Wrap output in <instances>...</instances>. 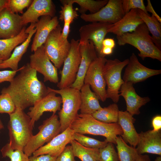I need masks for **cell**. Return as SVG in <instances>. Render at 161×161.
I'll use <instances>...</instances> for the list:
<instances>
[{
	"label": "cell",
	"instance_id": "5b68a950",
	"mask_svg": "<svg viewBox=\"0 0 161 161\" xmlns=\"http://www.w3.org/2000/svg\"><path fill=\"white\" fill-rule=\"evenodd\" d=\"M47 88L49 92L60 95L62 99V108L58 113L61 133L70 126L78 114L81 104L80 90L70 87L59 89Z\"/></svg>",
	"mask_w": 161,
	"mask_h": 161
},
{
	"label": "cell",
	"instance_id": "9a60e30c",
	"mask_svg": "<svg viewBox=\"0 0 161 161\" xmlns=\"http://www.w3.org/2000/svg\"><path fill=\"white\" fill-rule=\"evenodd\" d=\"M56 94L53 92H49L46 96L29 108V111L27 114L34 126L35 122L40 118L44 112H49L54 114L61 110L62 99L61 96H56Z\"/></svg>",
	"mask_w": 161,
	"mask_h": 161
},
{
	"label": "cell",
	"instance_id": "ab89813d",
	"mask_svg": "<svg viewBox=\"0 0 161 161\" xmlns=\"http://www.w3.org/2000/svg\"><path fill=\"white\" fill-rule=\"evenodd\" d=\"M75 157L72 146L67 145L57 157L55 161H75Z\"/></svg>",
	"mask_w": 161,
	"mask_h": 161
},
{
	"label": "cell",
	"instance_id": "f907efd6",
	"mask_svg": "<svg viewBox=\"0 0 161 161\" xmlns=\"http://www.w3.org/2000/svg\"><path fill=\"white\" fill-rule=\"evenodd\" d=\"M4 128V126L0 119V130Z\"/></svg>",
	"mask_w": 161,
	"mask_h": 161
},
{
	"label": "cell",
	"instance_id": "f1b7e54d",
	"mask_svg": "<svg viewBox=\"0 0 161 161\" xmlns=\"http://www.w3.org/2000/svg\"><path fill=\"white\" fill-rule=\"evenodd\" d=\"M70 143L75 157L81 161H100L99 149L84 147L75 140Z\"/></svg>",
	"mask_w": 161,
	"mask_h": 161
},
{
	"label": "cell",
	"instance_id": "8992f818",
	"mask_svg": "<svg viewBox=\"0 0 161 161\" xmlns=\"http://www.w3.org/2000/svg\"><path fill=\"white\" fill-rule=\"evenodd\" d=\"M129 61L128 58L123 61L117 58L107 59L104 65L103 74L107 86V97L111 99L114 103L119 101L120 90L124 83L121 78V72Z\"/></svg>",
	"mask_w": 161,
	"mask_h": 161
},
{
	"label": "cell",
	"instance_id": "4dcf8cb0",
	"mask_svg": "<svg viewBox=\"0 0 161 161\" xmlns=\"http://www.w3.org/2000/svg\"><path fill=\"white\" fill-rule=\"evenodd\" d=\"M116 143L119 161H135V148L128 145L120 136L117 137Z\"/></svg>",
	"mask_w": 161,
	"mask_h": 161
},
{
	"label": "cell",
	"instance_id": "cb8c5ba5",
	"mask_svg": "<svg viewBox=\"0 0 161 161\" xmlns=\"http://www.w3.org/2000/svg\"><path fill=\"white\" fill-rule=\"evenodd\" d=\"M35 23H31L30 25L26 29L25 32L28 34L26 40L20 45L16 46L8 59L3 61L0 64V69L10 68L12 70H17L18 69V64L23 55L26 52L30 42L31 38L36 29Z\"/></svg>",
	"mask_w": 161,
	"mask_h": 161
},
{
	"label": "cell",
	"instance_id": "5bb4252c",
	"mask_svg": "<svg viewBox=\"0 0 161 161\" xmlns=\"http://www.w3.org/2000/svg\"><path fill=\"white\" fill-rule=\"evenodd\" d=\"M126 66L122 79L125 82H130L134 84L161 73V69H151L142 65L134 53L130 56Z\"/></svg>",
	"mask_w": 161,
	"mask_h": 161
},
{
	"label": "cell",
	"instance_id": "f546056e",
	"mask_svg": "<svg viewBox=\"0 0 161 161\" xmlns=\"http://www.w3.org/2000/svg\"><path fill=\"white\" fill-rule=\"evenodd\" d=\"M119 110L117 105L114 103L102 108L92 115L96 119L108 123L118 122Z\"/></svg>",
	"mask_w": 161,
	"mask_h": 161
},
{
	"label": "cell",
	"instance_id": "ee69618b",
	"mask_svg": "<svg viewBox=\"0 0 161 161\" xmlns=\"http://www.w3.org/2000/svg\"><path fill=\"white\" fill-rule=\"evenodd\" d=\"M147 5L145 6L146 10L147 12H148L151 13L152 14V15L155 17L158 21L161 23V18L154 10L150 1L147 0Z\"/></svg>",
	"mask_w": 161,
	"mask_h": 161
},
{
	"label": "cell",
	"instance_id": "52a82bcc",
	"mask_svg": "<svg viewBox=\"0 0 161 161\" xmlns=\"http://www.w3.org/2000/svg\"><path fill=\"white\" fill-rule=\"evenodd\" d=\"M58 117L56 114H52L39 127L38 132L33 135L23 149L24 152L28 157L60 133L61 124Z\"/></svg>",
	"mask_w": 161,
	"mask_h": 161
},
{
	"label": "cell",
	"instance_id": "ffe728a7",
	"mask_svg": "<svg viewBox=\"0 0 161 161\" xmlns=\"http://www.w3.org/2000/svg\"><path fill=\"white\" fill-rule=\"evenodd\" d=\"M133 84L130 82H125L122 85L120 90V96L125 100L126 111L132 115L140 113V109L150 101L148 97H141L135 91Z\"/></svg>",
	"mask_w": 161,
	"mask_h": 161
},
{
	"label": "cell",
	"instance_id": "74e56055",
	"mask_svg": "<svg viewBox=\"0 0 161 161\" xmlns=\"http://www.w3.org/2000/svg\"><path fill=\"white\" fill-rule=\"evenodd\" d=\"M32 0H8L7 7L12 13L18 14L23 13V10L32 3Z\"/></svg>",
	"mask_w": 161,
	"mask_h": 161
},
{
	"label": "cell",
	"instance_id": "8fae6325",
	"mask_svg": "<svg viewBox=\"0 0 161 161\" xmlns=\"http://www.w3.org/2000/svg\"><path fill=\"white\" fill-rule=\"evenodd\" d=\"M112 24L106 22H93L81 26L79 29L80 44L88 41H92L98 57H104L101 51L102 42L108 33V30Z\"/></svg>",
	"mask_w": 161,
	"mask_h": 161
},
{
	"label": "cell",
	"instance_id": "30bf717a",
	"mask_svg": "<svg viewBox=\"0 0 161 161\" xmlns=\"http://www.w3.org/2000/svg\"><path fill=\"white\" fill-rule=\"evenodd\" d=\"M107 60L105 57H98L90 65L84 80V83L89 85L99 100L103 102L107 98L106 84L103 74Z\"/></svg>",
	"mask_w": 161,
	"mask_h": 161
},
{
	"label": "cell",
	"instance_id": "c3c4849f",
	"mask_svg": "<svg viewBox=\"0 0 161 161\" xmlns=\"http://www.w3.org/2000/svg\"><path fill=\"white\" fill-rule=\"evenodd\" d=\"M113 51V49L105 47H103L102 49V53L103 57H105L106 55L111 54Z\"/></svg>",
	"mask_w": 161,
	"mask_h": 161
},
{
	"label": "cell",
	"instance_id": "816d5d0a",
	"mask_svg": "<svg viewBox=\"0 0 161 161\" xmlns=\"http://www.w3.org/2000/svg\"><path fill=\"white\" fill-rule=\"evenodd\" d=\"M155 161H161V156L157 157L155 160Z\"/></svg>",
	"mask_w": 161,
	"mask_h": 161
},
{
	"label": "cell",
	"instance_id": "8d00e7d4",
	"mask_svg": "<svg viewBox=\"0 0 161 161\" xmlns=\"http://www.w3.org/2000/svg\"><path fill=\"white\" fill-rule=\"evenodd\" d=\"M16 109L15 103L11 96L7 93L0 95V113L9 114L14 112Z\"/></svg>",
	"mask_w": 161,
	"mask_h": 161
},
{
	"label": "cell",
	"instance_id": "f35d334b",
	"mask_svg": "<svg viewBox=\"0 0 161 161\" xmlns=\"http://www.w3.org/2000/svg\"><path fill=\"white\" fill-rule=\"evenodd\" d=\"M123 12L125 14L134 9H140L147 15H149L146 10L143 0H121Z\"/></svg>",
	"mask_w": 161,
	"mask_h": 161
},
{
	"label": "cell",
	"instance_id": "b9f144b4",
	"mask_svg": "<svg viewBox=\"0 0 161 161\" xmlns=\"http://www.w3.org/2000/svg\"><path fill=\"white\" fill-rule=\"evenodd\" d=\"M56 158L49 154L29 157L30 161H55Z\"/></svg>",
	"mask_w": 161,
	"mask_h": 161
},
{
	"label": "cell",
	"instance_id": "7c38bea8",
	"mask_svg": "<svg viewBox=\"0 0 161 161\" xmlns=\"http://www.w3.org/2000/svg\"><path fill=\"white\" fill-rule=\"evenodd\" d=\"M121 0H109L99 11L93 14H81L80 17L86 22H102L114 24L124 16Z\"/></svg>",
	"mask_w": 161,
	"mask_h": 161
},
{
	"label": "cell",
	"instance_id": "44dd1931",
	"mask_svg": "<svg viewBox=\"0 0 161 161\" xmlns=\"http://www.w3.org/2000/svg\"><path fill=\"white\" fill-rule=\"evenodd\" d=\"M139 140L136 147L138 154L148 153L161 155V133L149 130L139 133Z\"/></svg>",
	"mask_w": 161,
	"mask_h": 161
},
{
	"label": "cell",
	"instance_id": "e575fe53",
	"mask_svg": "<svg viewBox=\"0 0 161 161\" xmlns=\"http://www.w3.org/2000/svg\"><path fill=\"white\" fill-rule=\"evenodd\" d=\"M1 151L3 157H8L11 161H30L29 157L23 150H13L8 143L2 148Z\"/></svg>",
	"mask_w": 161,
	"mask_h": 161
},
{
	"label": "cell",
	"instance_id": "60d3db41",
	"mask_svg": "<svg viewBox=\"0 0 161 161\" xmlns=\"http://www.w3.org/2000/svg\"><path fill=\"white\" fill-rule=\"evenodd\" d=\"M21 68L17 70H5L0 71V83L5 81L10 82L14 78L16 73Z\"/></svg>",
	"mask_w": 161,
	"mask_h": 161
},
{
	"label": "cell",
	"instance_id": "d4e9b609",
	"mask_svg": "<svg viewBox=\"0 0 161 161\" xmlns=\"http://www.w3.org/2000/svg\"><path fill=\"white\" fill-rule=\"evenodd\" d=\"M135 119L126 111H119L117 123L120 126L123 134L120 136L126 143L136 147L139 140V133L136 131L134 123Z\"/></svg>",
	"mask_w": 161,
	"mask_h": 161
},
{
	"label": "cell",
	"instance_id": "7bdbcfd3",
	"mask_svg": "<svg viewBox=\"0 0 161 161\" xmlns=\"http://www.w3.org/2000/svg\"><path fill=\"white\" fill-rule=\"evenodd\" d=\"M152 124L154 131H158L161 129V116L157 115L153 118L152 120Z\"/></svg>",
	"mask_w": 161,
	"mask_h": 161
},
{
	"label": "cell",
	"instance_id": "f5cc1de1",
	"mask_svg": "<svg viewBox=\"0 0 161 161\" xmlns=\"http://www.w3.org/2000/svg\"><path fill=\"white\" fill-rule=\"evenodd\" d=\"M3 61V59L0 55V64L2 63Z\"/></svg>",
	"mask_w": 161,
	"mask_h": 161
},
{
	"label": "cell",
	"instance_id": "681fc988",
	"mask_svg": "<svg viewBox=\"0 0 161 161\" xmlns=\"http://www.w3.org/2000/svg\"><path fill=\"white\" fill-rule=\"evenodd\" d=\"M8 0H0V12L6 7Z\"/></svg>",
	"mask_w": 161,
	"mask_h": 161
},
{
	"label": "cell",
	"instance_id": "603a6c76",
	"mask_svg": "<svg viewBox=\"0 0 161 161\" xmlns=\"http://www.w3.org/2000/svg\"><path fill=\"white\" fill-rule=\"evenodd\" d=\"M143 23L138 13V9H132L125 14L117 22L112 24L108 32L119 36L134 31L140 25Z\"/></svg>",
	"mask_w": 161,
	"mask_h": 161
},
{
	"label": "cell",
	"instance_id": "7402d4cb",
	"mask_svg": "<svg viewBox=\"0 0 161 161\" xmlns=\"http://www.w3.org/2000/svg\"><path fill=\"white\" fill-rule=\"evenodd\" d=\"M59 23L57 16L52 17L47 15L41 17L35 24L36 31L31 46L32 52H34L44 45L50 32L59 24Z\"/></svg>",
	"mask_w": 161,
	"mask_h": 161
},
{
	"label": "cell",
	"instance_id": "bcb514c9",
	"mask_svg": "<svg viewBox=\"0 0 161 161\" xmlns=\"http://www.w3.org/2000/svg\"><path fill=\"white\" fill-rule=\"evenodd\" d=\"M103 47H107L113 49L115 47L114 40L112 38H105L102 42Z\"/></svg>",
	"mask_w": 161,
	"mask_h": 161
},
{
	"label": "cell",
	"instance_id": "484cf974",
	"mask_svg": "<svg viewBox=\"0 0 161 161\" xmlns=\"http://www.w3.org/2000/svg\"><path fill=\"white\" fill-rule=\"evenodd\" d=\"M80 92V114L92 115L102 108L99 103L98 97L91 90L89 85L84 83Z\"/></svg>",
	"mask_w": 161,
	"mask_h": 161
},
{
	"label": "cell",
	"instance_id": "f6af8a7d",
	"mask_svg": "<svg viewBox=\"0 0 161 161\" xmlns=\"http://www.w3.org/2000/svg\"><path fill=\"white\" fill-rule=\"evenodd\" d=\"M70 24L69 23H64L61 34L62 38L64 40H67V38L70 31Z\"/></svg>",
	"mask_w": 161,
	"mask_h": 161
},
{
	"label": "cell",
	"instance_id": "ba28073f",
	"mask_svg": "<svg viewBox=\"0 0 161 161\" xmlns=\"http://www.w3.org/2000/svg\"><path fill=\"white\" fill-rule=\"evenodd\" d=\"M62 28L59 24L50 32L44 44L49 59L57 69H59L69 52L70 43L61 37Z\"/></svg>",
	"mask_w": 161,
	"mask_h": 161
},
{
	"label": "cell",
	"instance_id": "d6a6232c",
	"mask_svg": "<svg viewBox=\"0 0 161 161\" xmlns=\"http://www.w3.org/2000/svg\"><path fill=\"white\" fill-rule=\"evenodd\" d=\"M63 4L60 11L59 19L64 23L71 24L73 20L78 16L76 10L73 8V3L71 0H61L60 1Z\"/></svg>",
	"mask_w": 161,
	"mask_h": 161
},
{
	"label": "cell",
	"instance_id": "d590c367",
	"mask_svg": "<svg viewBox=\"0 0 161 161\" xmlns=\"http://www.w3.org/2000/svg\"><path fill=\"white\" fill-rule=\"evenodd\" d=\"M100 161H119L117 152L113 145L108 143L103 148L99 149Z\"/></svg>",
	"mask_w": 161,
	"mask_h": 161
},
{
	"label": "cell",
	"instance_id": "ac0fdd59",
	"mask_svg": "<svg viewBox=\"0 0 161 161\" xmlns=\"http://www.w3.org/2000/svg\"><path fill=\"white\" fill-rule=\"evenodd\" d=\"M21 16L14 13L5 7L0 12V39L14 37L21 32Z\"/></svg>",
	"mask_w": 161,
	"mask_h": 161
},
{
	"label": "cell",
	"instance_id": "6da1fadb",
	"mask_svg": "<svg viewBox=\"0 0 161 161\" xmlns=\"http://www.w3.org/2000/svg\"><path fill=\"white\" fill-rule=\"evenodd\" d=\"M19 71L9 86L2 89L1 93L9 95L16 108L24 110L32 106L49 92L44 83L38 80L37 71L29 63L21 67Z\"/></svg>",
	"mask_w": 161,
	"mask_h": 161
},
{
	"label": "cell",
	"instance_id": "1f68e13d",
	"mask_svg": "<svg viewBox=\"0 0 161 161\" xmlns=\"http://www.w3.org/2000/svg\"><path fill=\"white\" fill-rule=\"evenodd\" d=\"M73 3H76L80 6L79 12L81 14L85 13L87 10L90 14L99 11L107 3L108 0L95 1L93 0H71Z\"/></svg>",
	"mask_w": 161,
	"mask_h": 161
},
{
	"label": "cell",
	"instance_id": "2e32d148",
	"mask_svg": "<svg viewBox=\"0 0 161 161\" xmlns=\"http://www.w3.org/2000/svg\"><path fill=\"white\" fill-rule=\"evenodd\" d=\"M55 5L51 0H34L27 11L21 16V24L25 26L29 23H36L40 16H55Z\"/></svg>",
	"mask_w": 161,
	"mask_h": 161
},
{
	"label": "cell",
	"instance_id": "e0dca14e",
	"mask_svg": "<svg viewBox=\"0 0 161 161\" xmlns=\"http://www.w3.org/2000/svg\"><path fill=\"white\" fill-rule=\"evenodd\" d=\"M80 51L81 60L76 79L70 86L79 90L84 84V77L90 65L98 57L94 43L91 41L80 44Z\"/></svg>",
	"mask_w": 161,
	"mask_h": 161
},
{
	"label": "cell",
	"instance_id": "7a4b0ae2",
	"mask_svg": "<svg viewBox=\"0 0 161 161\" xmlns=\"http://www.w3.org/2000/svg\"><path fill=\"white\" fill-rule=\"evenodd\" d=\"M74 133L103 136L108 143L116 144L118 135L123 134L118 123H108L99 121L91 115L78 114L70 125Z\"/></svg>",
	"mask_w": 161,
	"mask_h": 161
},
{
	"label": "cell",
	"instance_id": "d6986e66",
	"mask_svg": "<svg viewBox=\"0 0 161 161\" xmlns=\"http://www.w3.org/2000/svg\"><path fill=\"white\" fill-rule=\"evenodd\" d=\"M74 132L69 126L59 133L45 145L34 151V156L49 154L57 157L63 151L67 145L73 140Z\"/></svg>",
	"mask_w": 161,
	"mask_h": 161
},
{
	"label": "cell",
	"instance_id": "83f0119b",
	"mask_svg": "<svg viewBox=\"0 0 161 161\" xmlns=\"http://www.w3.org/2000/svg\"><path fill=\"white\" fill-rule=\"evenodd\" d=\"M139 15L147 26L153 42L156 47L161 49V23L154 16L148 15L138 9Z\"/></svg>",
	"mask_w": 161,
	"mask_h": 161
},
{
	"label": "cell",
	"instance_id": "277c9868",
	"mask_svg": "<svg viewBox=\"0 0 161 161\" xmlns=\"http://www.w3.org/2000/svg\"><path fill=\"white\" fill-rule=\"evenodd\" d=\"M9 115L8 143L13 150L23 151L33 136L34 126L30 117L23 110L16 108L15 111Z\"/></svg>",
	"mask_w": 161,
	"mask_h": 161
},
{
	"label": "cell",
	"instance_id": "4316f807",
	"mask_svg": "<svg viewBox=\"0 0 161 161\" xmlns=\"http://www.w3.org/2000/svg\"><path fill=\"white\" fill-rule=\"evenodd\" d=\"M26 29V27L24 26L20 32L14 37L0 39V55L4 61L9 58L14 48L27 38L28 34L25 32Z\"/></svg>",
	"mask_w": 161,
	"mask_h": 161
},
{
	"label": "cell",
	"instance_id": "836d02e7",
	"mask_svg": "<svg viewBox=\"0 0 161 161\" xmlns=\"http://www.w3.org/2000/svg\"><path fill=\"white\" fill-rule=\"evenodd\" d=\"M72 139L84 147L98 149L103 148L108 143L105 140L101 141L77 133H74Z\"/></svg>",
	"mask_w": 161,
	"mask_h": 161
},
{
	"label": "cell",
	"instance_id": "3957f363",
	"mask_svg": "<svg viewBox=\"0 0 161 161\" xmlns=\"http://www.w3.org/2000/svg\"><path fill=\"white\" fill-rule=\"evenodd\" d=\"M119 46L131 45L139 51L138 55L143 60L150 58L161 61V51L154 44L148 28L144 23L140 25L133 32L116 36Z\"/></svg>",
	"mask_w": 161,
	"mask_h": 161
},
{
	"label": "cell",
	"instance_id": "9c48e42d",
	"mask_svg": "<svg viewBox=\"0 0 161 161\" xmlns=\"http://www.w3.org/2000/svg\"><path fill=\"white\" fill-rule=\"evenodd\" d=\"M69 54L63 63L61 79L57 84L59 89L70 87L75 81L81 60L79 40L71 39Z\"/></svg>",
	"mask_w": 161,
	"mask_h": 161
},
{
	"label": "cell",
	"instance_id": "7dc6e473",
	"mask_svg": "<svg viewBox=\"0 0 161 161\" xmlns=\"http://www.w3.org/2000/svg\"><path fill=\"white\" fill-rule=\"evenodd\" d=\"M135 161H151V160L148 155L137 153L135 156Z\"/></svg>",
	"mask_w": 161,
	"mask_h": 161
},
{
	"label": "cell",
	"instance_id": "4fadbf2b",
	"mask_svg": "<svg viewBox=\"0 0 161 161\" xmlns=\"http://www.w3.org/2000/svg\"><path fill=\"white\" fill-rule=\"evenodd\" d=\"M30 66L44 76V82L58 83L59 78L58 69L48 57L44 45L38 48L30 56Z\"/></svg>",
	"mask_w": 161,
	"mask_h": 161
}]
</instances>
